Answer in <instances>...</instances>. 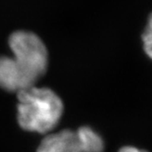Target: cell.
Here are the masks:
<instances>
[{
  "instance_id": "obj_1",
  "label": "cell",
  "mask_w": 152,
  "mask_h": 152,
  "mask_svg": "<svg viewBox=\"0 0 152 152\" xmlns=\"http://www.w3.org/2000/svg\"><path fill=\"white\" fill-rule=\"evenodd\" d=\"M8 45L13 56L0 55V88L18 93L35 86L49 66L45 43L33 32L17 30L9 36Z\"/></svg>"
},
{
  "instance_id": "obj_2",
  "label": "cell",
  "mask_w": 152,
  "mask_h": 152,
  "mask_svg": "<svg viewBox=\"0 0 152 152\" xmlns=\"http://www.w3.org/2000/svg\"><path fill=\"white\" fill-rule=\"evenodd\" d=\"M18 94V122L25 131L49 134L63 115V102L50 88L32 86Z\"/></svg>"
},
{
  "instance_id": "obj_3",
  "label": "cell",
  "mask_w": 152,
  "mask_h": 152,
  "mask_svg": "<svg viewBox=\"0 0 152 152\" xmlns=\"http://www.w3.org/2000/svg\"><path fill=\"white\" fill-rule=\"evenodd\" d=\"M37 152H82L76 131L63 129L49 133L42 139Z\"/></svg>"
},
{
  "instance_id": "obj_4",
  "label": "cell",
  "mask_w": 152,
  "mask_h": 152,
  "mask_svg": "<svg viewBox=\"0 0 152 152\" xmlns=\"http://www.w3.org/2000/svg\"><path fill=\"white\" fill-rule=\"evenodd\" d=\"M82 152H104V142L102 137L87 126L76 130Z\"/></svg>"
},
{
  "instance_id": "obj_5",
  "label": "cell",
  "mask_w": 152,
  "mask_h": 152,
  "mask_svg": "<svg viewBox=\"0 0 152 152\" xmlns=\"http://www.w3.org/2000/svg\"><path fill=\"white\" fill-rule=\"evenodd\" d=\"M143 49L149 59L152 60V13L149 15L142 34Z\"/></svg>"
},
{
  "instance_id": "obj_6",
  "label": "cell",
  "mask_w": 152,
  "mask_h": 152,
  "mask_svg": "<svg viewBox=\"0 0 152 152\" xmlns=\"http://www.w3.org/2000/svg\"><path fill=\"white\" fill-rule=\"evenodd\" d=\"M118 152H148L146 150L143 149H139L135 147H130V146H126V147H123L122 148H120Z\"/></svg>"
}]
</instances>
